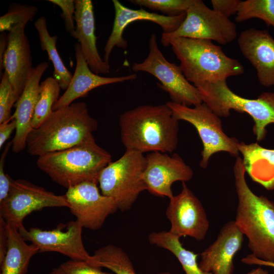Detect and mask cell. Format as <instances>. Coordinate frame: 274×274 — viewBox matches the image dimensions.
Segmentation results:
<instances>
[{
	"label": "cell",
	"mask_w": 274,
	"mask_h": 274,
	"mask_svg": "<svg viewBox=\"0 0 274 274\" xmlns=\"http://www.w3.org/2000/svg\"><path fill=\"white\" fill-rule=\"evenodd\" d=\"M119 124L126 150L172 153L178 145L179 121L168 106L141 105L123 113Z\"/></svg>",
	"instance_id": "obj_1"
},
{
	"label": "cell",
	"mask_w": 274,
	"mask_h": 274,
	"mask_svg": "<svg viewBox=\"0 0 274 274\" xmlns=\"http://www.w3.org/2000/svg\"><path fill=\"white\" fill-rule=\"evenodd\" d=\"M246 173L242 158L237 157L233 166L238 199L234 221L248 239L251 254L274 262V202L251 190L246 180Z\"/></svg>",
	"instance_id": "obj_2"
},
{
	"label": "cell",
	"mask_w": 274,
	"mask_h": 274,
	"mask_svg": "<svg viewBox=\"0 0 274 274\" xmlns=\"http://www.w3.org/2000/svg\"><path fill=\"white\" fill-rule=\"evenodd\" d=\"M98 127L84 102H73L53 111L39 127L29 133L28 153L38 157L73 147L93 134Z\"/></svg>",
	"instance_id": "obj_3"
},
{
	"label": "cell",
	"mask_w": 274,
	"mask_h": 274,
	"mask_svg": "<svg viewBox=\"0 0 274 274\" xmlns=\"http://www.w3.org/2000/svg\"><path fill=\"white\" fill-rule=\"evenodd\" d=\"M112 161L110 154L96 143L93 134L70 148L38 157V167L66 188L82 182L97 184L100 173Z\"/></svg>",
	"instance_id": "obj_4"
},
{
	"label": "cell",
	"mask_w": 274,
	"mask_h": 274,
	"mask_svg": "<svg viewBox=\"0 0 274 274\" xmlns=\"http://www.w3.org/2000/svg\"><path fill=\"white\" fill-rule=\"evenodd\" d=\"M186 79L198 84L226 80L244 73L237 60L227 56L219 46L204 39L179 38L169 40Z\"/></svg>",
	"instance_id": "obj_5"
},
{
	"label": "cell",
	"mask_w": 274,
	"mask_h": 274,
	"mask_svg": "<svg viewBox=\"0 0 274 274\" xmlns=\"http://www.w3.org/2000/svg\"><path fill=\"white\" fill-rule=\"evenodd\" d=\"M195 86L202 102L220 118L228 117L231 110L250 116L254 122L253 129L257 141L265 138L266 127L274 123V92H263L256 99L246 98L230 90L226 80Z\"/></svg>",
	"instance_id": "obj_6"
},
{
	"label": "cell",
	"mask_w": 274,
	"mask_h": 274,
	"mask_svg": "<svg viewBox=\"0 0 274 274\" xmlns=\"http://www.w3.org/2000/svg\"><path fill=\"white\" fill-rule=\"evenodd\" d=\"M146 165L144 154L126 150L123 155L106 166L100 174L101 193L113 198L118 209L129 210L140 194L146 190L143 174Z\"/></svg>",
	"instance_id": "obj_7"
},
{
	"label": "cell",
	"mask_w": 274,
	"mask_h": 274,
	"mask_svg": "<svg viewBox=\"0 0 274 274\" xmlns=\"http://www.w3.org/2000/svg\"><path fill=\"white\" fill-rule=\"evenodd\" d=\"M166 104L175 119L190 123L197 130L203 146L200 161L201 167L207 168L211 157L219 152H226L232 156H238L239 141L224 132L221 119L205 103L202 102L193 108L171 101Z\"/></svg>",
	"instance_id": "obj_8"
},
{
	"label": "cell",
	"mask_w": 274,
	"mask_h": 274,
	"mask_svg": "<svg viewBox=\"0 0 274 274\" xmlns=\"http://www.w3.org/2000/svg\"><path fill=\"white\" fill-rule=\"evenodd\" d=\"M149 46L148 56L143 62L133 63L132 70L148 73L158 79L160 87L174 103L189 107L203 102L199 91L186 79L180 66L164 57L159 49L155 33L151 35Z\"/></svg>",
	"instance_id": "obj_9"
},
{
	"label": "cell",
	"mask_w": 274,
	"mask_h": 274,
	"mask_svg": "<svg viewBox=\"0 0 274 274\" xmlns=\"http://www.w3.org/2000/svg\"><path fill=\"white\" fill-rule=\"evenodd\" d=\"M185 13V19L175 31L162 33L161 42L164 47L169 40L179 38L208 40L222 45L230 43L236 38L235 23L210 9L201 0H193Z\"/></svg>",
	"instance_id": "obj_10"
},
{
	"label": "cell",
	"mask_w": 274,
	"mask_h": 274,
	"mask_svg": "<svg viewBox=\"0 0 274 274\" xmlns=\"http://www.w3.org/2000/svg\"><path fill=\"white\" fill-rule=\"evenodd\" d=\"M50 207L68 208L65 195H56L24 180L12 179L7 197L0 203V217L18 230L24 227L23 221L26 216Z\"/></svg>",
	"instance_id": "obj_11"
},
{
	"label": "cell",
	"mask_w": 274,
	"mask_h": 274,
	"mask_svg": "<svg viewBox=\"0 0 274 274\" xmlns=\"http://www.w3.org/2000/svg\"><path fill=\"white\" fill-rule=\"evenodd\" d=\"M166 215L171 224L169 231L179 237L188 236L203 240L209 228L205 210L198 198L182 182L181 192L169 199Z\"/></svg>",
	"instance_id": "obj_12"
},
{
	"label": "cell",
	"mask_w": 274,
	"mask_h": 274,
	"mask_svg": "<svg viewBox=\"0 0 274 274\" xmlns=\"http://www.w3.org/2000/svg\"><path fill=\"white\" fill-rule=\"evenodd\" d=\"M67 189L68 208L83 227L99 229L107 217L118 210L114 200L100 193L95 183L82 182Z\"/></svg>",
	"instance_id": "obj_13"
},
{
	"label": "cell",
	"mask_w": 274,
	"mask_h": 274,
	"mask_svg": "<svg viewBox=\"0 0 274 274\" xmlns=\"http://www.w3.org/2000/svg\"><path fill=\"white\" fill-rule=\"evenodd\" d=\"M83 227L77 220L66 224V229L58 226L50 230L24 227L18 230L25 241L35 246L39 252H56L68 257L71 260L87 261L90 255L86 250L82 237Z\"/></svg>",
	"instance_id": "obj_14"
},
{
	"label": "cell",
	"mask_w": 274,
	"mask_h": 274,
	"mask_svg": "<svg viewBox=\"0 0 274 274\" xmlns=\"http://www.w3.org/2000/svg\"><path fill=\"white\" fill-rule=\"evenodd\" d=\"M143 180L146 190L158 196L173 197L171 186L177 181L186 182L193 176L192 168L178 154L153 152L146 156Z\"/></svg>",
	"instance_id": "obj_15"
},
{
	"label": "cell",
	"mask_w": 274,
	"mask_h": 274,
	"mask_svg": "<svg viewBox=\"0 0 274 274\" xmlns=\"http://www.w3.org/2000/svg\"><path fill=\"white\" fill-rule=\"evenodd\" d=\"M115 9V18L111 33L106 42L104 51V61L109 63L110 55L116 46L125 49L127 41L123 34L126 27L132 22L146 20L155 23L162 28L163 33L175 31L181 24L186 17V13L175 16H167L150 12L141 8L134 10L122 5L118 0L112 1Z\"/></svg>",
	"instance_id": "obj_16"
},
{
	"label": "cell",
	"mask_w": 274,
	"mask_h": 274,
	"mask_svg": "<svg viewBox=\"0 0 274 274\" xmlns=\"http://www.w3.org/2000/svg\"><path fill=\"white\" fill-rule=\"evenodd\" d=\"M244 236L234 221L226 223L216 239L201 253L199 267L212 274H232L233 258L242 247Z\"/></svg>",
	"instance_id": "obj_17"
},
{
	"label": "cell",
	"mask_w": 274,
	"mask_h": 274,
	"mask_svg": "<svg viewBox=\"0 0 274 274\" xmlns=\"http://www.w3.org/2000/svg\"><path fill=\"white\" fill-rule=\"evenodd\" d=\"M237 42L243 55L256 69L260 84L274 86V39L268 31L246 29L240 33Z\"/></svg>",
	"instance_id": "obj_18"
},
{
	"label": "cell",
	"mask_w": 274,
	"mask_h": 274,
	"mask_svg": "<svg viewBox=\"0 0 274 274\" xmlns=\"http://www.w3.org/2000/svg\"><path fill=\"white\" fill-rule=\"evenodd\" d=\"M25 26L19 25L8 33V44L3 67L9 77L17 100L21 95L33 69L32 58Z\"/></svg>",
	"instance_id": "obj_19"
},
{
	"label": "cell",
	"mask_w": 274,
	"mask_h": 274,
	"mask_svg": "<svg viewBox=\"0 0 274 274\" xmlns=\"http://www.w3.org/2000/svg\"><path fill=\"white\" fill-rule=\"evenodd\" d=\"M49 66V63L43 61L33 69L23 92L15 102V111L11 119L16 121L17 127L12 141L13 152L18 153L26 148L27 138L33 129L32 120L37 102L41 79Z\"/></svg>",
	"instance_id": "obj_20"
},
{
	"label": "cell",
	"mask_w": 274,
	"mask_h": 274,
	"mask_svg": "<svg viewBox=\"0 0 274 274\" xmlns=\"http://www.w3.org/2000/svg\"><path fill=\"white\" fill-rule=\"evenodd\" d=\"M74 49L76 60L74 73L68 87L54 105L53 111L70 105L75 100L86 96L91 90L98 87L135 80L137 78L136 74L113 77L96 74L90 68L79 43L75 44Z\"/></svg>",
	"instance_id": "obj_21"
},
{
	"label": "cell",
	"mask_w": 274,
	"mask_h": 274,
	"mask_svg": "<svg viewBox=\"0 0 274 274\" xmlns=\"http://www.w3.org/2000/svg\"><path fill=\"white\" fill-rule=\"evenodd\" d=\"M74 38L79 41L82 51L91 70L95 74L110 73L109 63L100 56L95 35V19L93 6L91 0H75Z\"/></svg>",
	"instance_id": "obj_22"
},
{
	"label": "cell",
	"mask_w": 274,
	"mask_h": 274,
	"mask_svg": "<svg viewBox=\"0 0 274 274\" xmlns=\"http://www.w3.org/2000/svg\"><path fill=\"white\" fill-rule=\"evenodd\" d=\"M239 153L251 179L266 189H274V149L264 148L257 143H239Z\"/></svg>",
	"instance_id": "obj_23"
},
{
	"label": "cell",
	"mask_w": 274,
	"mask_h": 274,
	"mask_svg": "<svg viewBox=\"0 0 274 274\" xmlns=\"http://www.w3.org/2000/svg\"><path fill=\"white\" fill-rule=\"evenodd\" d=\"M7 232V251L0 264L1 274H25L31 257L39 250L32 244H27L18 230L8 224Z\"/></svg>",
	"instance_id": "obj_24"
},
{
	"label": "cell",
	"mask_w": 274,
	"mask_h": 274,
	"mask_svg": "<svg viewBox=\"0 0 274 274\" xmlns=\"http://www.w3.org/2000/svg\"><path fill=\"white\" fill-rule=\"evenodd\" d=\"M150 244L170 252L180 262L186 274H212L201 269L197 261L198 254L185 249L180 237L169 231L154 232L148 237Z\"/></svg>",
	"instance_id": "obj_25"
},
{
	"label": "cell",
	"mask_w": 274,
	"mask_h": 274,
	"mask_svg": "<svg viewBox=\"0 0 274 274\" xmlns=\"http://www.w3.org/2000/svg\"><path fill=\"white\" fill-rule=\"evenodd\" d=\"M34 26L38 33L41 48L47 52L49 59L54 67L53 77L58 81L61 89L66 90L73 76L61 60L56 48L57 36H51L48 30L46 18L39 17L35 22Z\"/></svg>",
	"instance_id": "obj_26"
},
{
	"label": "cell",
	"mask_w": 274,
	"mask_h": 274,
	"mask_svg": "<svg viewBox=\"0 0 274 274\" xmlns=\"http://www.w3.org/2000/svg\"><path fill=\"white\" fill-rule=\"evenodd\" d=\"M87 261L92 265L107 268L115 274H136L127 254L113 245L96 250Z\"/></svg>",
	"instance_id": "obj_27"
},
{
	"label": "cell",
	"mask_w": 274,
	"mask_h": 274,
	"mask_svg": "<svg viewBox=\"0 0 274 274\" xmlns=\"http://www.w3.org/2000/svg\"><path fill=\"white\" fill-rule=\"evenodd\" d=\"M60 89L58 81L54 77H49L40 83L32 120L33 129L39 127L52 114L53 107L59 98Z\"/></svg>",
	"instance_id": "obj_28"
},
{
	"label": "cell",
	"mask_w": 274,
	"mask_h": 274,
	"mask_svg": "<svg viewBox=\"0 0 274 274\" xmlns=\"http://www.w3.org/2000/svg\"><path fill=\"white\" fill-rule=\"evenodd\" d=\"M258 18L274 27V0L241 1L235 20L237 23L252 18Z\"/></svg>",
	"instance_id": "obj_29"
},
{
	"label": "cell",
	"mask_w": 274,
	"mask_h": 274,
	"mask_svg": "<svg viewBox=\"0 0 274 274\" xmlns=\"http://www.w3.org/2000/svg\"><path fill=\"white\" fill-rule=\"evenodd\" d=\"M38 11L35 6L19 3H12L7 12L0 17V31L9 32L17 26H26Z\"/></svg>",
	"instance_id": "obj_30"
},
{
	"label": "cell",
	"mask_w": 274,
	"mask_h": 274,
	"mask_svg": "<svg viewBox=\"0 0 274 274\" xmlns=\"http://www.w3.org/2000/svg\"><path fill=\"white\" fill-rule=\"evenodd\" d=\"M133 4L160 11L167 16H175L185 13L193 0H129Z\"/></svg>",
	"instance_id": "obj_31"
},
{
	"label": "cell",
	"mask_w": 274,
	"mask_h": 274,
	"mask_svg": "<svg viewBox=\"0 0 274 274\" xmlns=\"http://www.w3.org/2000/svg\"><path fill=\"white\" fill-rule=\"evenodd\" d=\"M16 100L7 73L4 72L0 83V123L10 120L11 109Z\"/></svg>",
	"instance_id": "obj_32"
},
{
	"label": "cell",
	"mask_w": 274,
	"mask_h": 274,
	"mask_svg": "<svg viewBox=\"0 0 274 274\" xmlns=\"http://www.w3.org/2000/svg\"><path fill=\"white\" fill-rule=\"evenodd\" d=\"M50 274H114L105 272L101 267L90 264L87 261L70 260L54 268Z\"/></svg>",
	"instance_id": "obj_33"
},
{
	"label": "cell",
	"mask_w": 274,
	"mask_h": 274,
	"mask_svg": "<svg viewBox=\"0 0 274 274\" xmlns=\"http://www.w3.org/2000/svg\"><path fill=\"white\" fill-rule=\"evenodd\" d=\"M61 10L60 16L64 22L65 31L75 37L76 23L75 20V4L74 0H48Z\"/></svg>",
	"instance_id": "obj_34"
},
{
	"label": "cell",
	"mask_w": 274,
	"mask_h": 274,
	"mask_svg": "<svg viewBox=\"0 0 274 274\" xmlns=\"http://www.w3.org/2000/svg\"><path fill=\"white\" fill-rule=\"evenodd\" d=\"M12 146V141L6 144L0 159V203L7 197L11 188L12 179L5 173L4 164L7 155Z\"/></svg>",
	"instance_id": "obj_35"
},
{
	"label": "cell",
	"mask_w": 274,
	"mask_h": 274,
	"mask_svg": "<svg viewBox=\"0 0 274 274\" xmlns=\"http://www.w3.org/2000/svg\"><path fill=\"white\" fill-rule=\"evenodd\" d=\"M240 0H211L213 9L228 18L236 14Z\"/></svg>",
	"instance_id": "obj_36"
},
{
	"label": "cell",
	"mask_w": 274,
	"mask_h": 274,
	"mask_svg": "<svg viewBox=\"0 0 274 274\" xmlns=\"http://www.w3.org/2000/svg\"><path fill=\"white\" fill-rule=\"evenodd\" d=\"M8 241L7 224L4 219L0 217V264L7 253Z\"/></svg>",
	"instance_id": "obj_37"
},
{
	"label": "cell",
	"mask_w": 274,
	"mask_h": 274,
	"mask_svg": "<svg viewBox=\"0 0 274 274\" xmlns=\"http://www.w3.org/2000/svg\"><path fill=\"white\" fill-rule=\"evenodd\" d=\"M17 127L16 121L10 119L8 121L0 123V148L1 149L6 141Z\"/></svg>",
	"instance_id": "obj_38"
},
{
	"label": "cell",
	"mask_w": 274,
	"mask_h": 274,
	"mask_svg": "<svg viewBox=\"0 0 274 274\" xmlns=\"http://www.w3.org/2000/svg\"><path fill=\"white\" fill-rule=\"evenodd\" d=\"M243 263L248 265H258L274 268V262H268L257 258L252 254H250L242 259Z\"/></svg>",
	"instance_id": "obj_39"
},
{
	"label": "cell",
	"mask_w": 274,
	"mask_h": 274,
	"mask_svg": "<svg viewBox=\"0 0 274 274\" xmlns=\"http://www.w3.org/2000/svg\"><path fill=\"white\" fill-rule=\"evenodd\" d=\"M8 44V34L2 32L0 35V73L2 77V71L3 67L4 57Z\"/></svg>",
	"instance_id": "obj_40"
},
{
	"label": "cell",
	"mask_w": 274,
	"mask_h": 274,
	"mask_svg": "<svg viewBox=\"0 0 274 274\" xmlns=\"http://www.w3.org/2000/svg\"><path fill=\"white\" fill-rule=\"evenodd\" d=\"M246 274H268V271L260 267L252 269Z\"/></svg>",
	"instance_id": "obj_41"
},
{
	"label": "cell",
	"mask_w": 274,
	"mask_h": 274,
	"mask_svg": "<svg viewBox=\"0 0 274 274\" xmlns=\"http://www.w3.org/2000/svg\"><path fill=\"white\" fill-rule=\"evenodd\" d=\"M158 274H172V273L168 271H164V272H159Z\"/></svg>",
	"instance_id": "obj_42"
}]
</instances>
